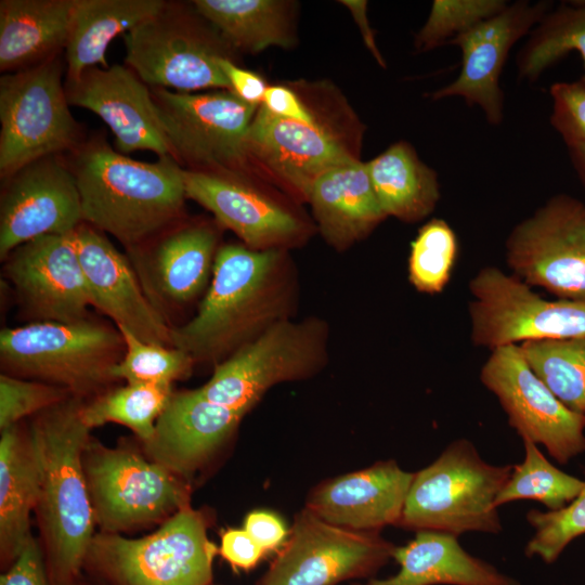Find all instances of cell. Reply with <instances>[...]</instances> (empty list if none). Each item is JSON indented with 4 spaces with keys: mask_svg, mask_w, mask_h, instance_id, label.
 <instances>
[{
    "mask_svg": "<svg viewBox=\"0 0 585 585\" xmlns=\"http://www.w3.org/2000/svg\"><path fill=\"white\" fill-rule=\"evenodd\" d=\"M551 126L567 146L585 143V82L560 81L550 86Z\"/></svg>",
    "mask_w": 585,
    "mask_h": 585,
    "instance_id": "cell-42",
    "label": "cell"
},
{
    "mask_svg": "<svg viewBox=\"0 0 585 585\" xmlns=\"http://www.w3.org/2000/svg\"><path fill=\"white\" fill-rule=\"evenodd\" d=\"M458 239L451 225L433 218L425 223L411 243L408 280L414 288L435 295L450 283L458 257Z\"/></svg>",
    "mask_w": 585,
    "mask_h": 585,
    "instance_id": "cell-37",
    "label": "cell"
},
{
    "mask_svg": "<svg viewBox=\"0 0 585 585\" xmlns=\"http://www.w3.org/2000/svg\"><path fill=\"white\" fill-rule=\"evenodd\" d=\"M0 585H52L41 543L32 535L13 564L1 574Z\"/></svg>",
    "mask_w": 585,
    "mask_h": 585,
    "instance_id": "cell-43",
    "label": "cell"
},
{
    "mask_svg": "<svg viewBox=\"0 0 585 585\" xmlns=\"http://www.w3.org/2000/svg\"><path fill=\"white\" fill-rule=\"evenodd\" d=\"M413 478L395 460L377 461L318 483L306 508L336 526L379 532L398 525Z\"/></svg>",
    "mask_w": 585,
    "mask_h": 585,
    "instance_id": "cell-25",
    "label": "cell"
},
{
    "mask_svg": "<svg viewBox=\"0 0 585 585\" xmlns=\"http://www.w3.org/2000/svg\"><path fill=\"white\" fill-rule=\"evenodd\" d=\"M65 91L69 105L104 120L119 153L141 150L173 158L152 92L128 66L89 67L75 79H66Z\"/></svg>",
    "mask_w": 585,
    "mask_h": 585,
    "instance_id": "cell-21",
    "label": "cell"
},
{
    "mask_svg": "<svg viewBox=\"0 0 585 585\" xmlns=\"http://www.w3.org/2000/svg\"><path fill=\"white\" fill-rule=\"evenodd\" d=\"M162 0H75L65 47L66 79L93 66L107 68L106 50L119 35L157 15Z\"/></svg>",
    "mask_w": 585,
    "mask_h": 585,
    "instance_id": "cell-30",
    "label": "cell"
},
{
    "mask_svg": "<svg viewBox=\"0 0 585 585\" xmlns=\"http://www.w3.org/2000/svg\"><path fill=\"white\" fill-rule=\"evenodd\" d=\"M74 395L67 389L11 376L0 375V431L20 424Z\"/></svg>",
    "mask_w": 585,
    "mask_h": 585,
    "instance_id": "cell-41",
    "label": "cell"
},
{
    "mask_svg": "<svg viewBox=\"0 0 585 585\" xmlns=\"http://www.w3.org/2000/svg\"><path fill=\"white\" fill-rule=\"evenodd\" d=\"M183 181L186 198L212 212L250 249L284 250L306 233L294 213L240 177L183 169Z\"/></svg>",
    "mask_w": 585,
    "mask_h": 585,
    "instance_id": "cell-24",
    "label": "cell"
},
{
    "mask_svg": "<svg viewBox=\"0 0 585 585\" xmlns=\"http://www.w3.org/2000/svg\"><path fill=\"white\" fill-rule=\"evenodd\" d=\"M219 66L233 93L250 104L262 103L268 87L258 74L237 66L230 57H221Z\"/></svg>",
    "mask_w": 585,
    "mask_h": 585,
    "instance_id": "cell-47",
    "label": "cell"
},
{
    "mask_svg": "<svg viewBox=\"0 0 585 585\" xmlns=\"http://www.w3.org/2000/svg\"><path fill=\"white\" fill-rule=\"evenodd\" d=\"M57 55L0 79V173L74 148L80 127L68 106Z\"/></svg>",
    "mask_w": 585,
    "mask_h": 585,
    "instance_id": "cell-9",
    "label": "cell"
},
{
    "mask_svg": "<svg viewBox=\"0 0 585 585\" xmlns=\"http://www.w3.org/2000/svg\"><path fill=\"white\" fill-rule=\"evenodd\" d=\"M86 400L72 395L32 416L28 426L40 465L35 514L52 585H81L95 520L82 466L90 430Z\"/></svg>",
    "mask_w": 585,
    "mask_h": 585,
    "instance_id": "cell-2",
    "label": "cell"
},
{
    "mask_svg": "<svg viewBox=\"0 0 585 585\" xmlns=\"http://www.w3.org/2000/svg\"><path fill=\"white\" fill-rule=\"evenodd\" d=\"M480 380L498 399L523 441L546 447L564 465L585 452V416L568 408L533 373L518 344L492 350Z\"/></svg>",
    "mask_w": 585,
    "mask_h": 585,
    "instance_id": "cell-15",
    "label": "cell"
},
{
    "mask_svg": "<svg viewBox=\"0 0 585 585\" xmlns=\"http://www.w3.org/2000/svg\"><path fill=\"white\" fill-rule=\"evenodd\" d=\"M173 393L172 385L126 384L86 401L81 411L89 429L114 422L147 440Z\"/></svg>",
    "mask_w": 585,
    "mask_h": 585,
    "instance_id": "cell-34",
    "label": "cell"
},
{
    "mask_svg": "<svg viewBox=\"0 0 585 585\" xmlns=\"http://www.w3.org/2000/svg\"><path fill=\"white\" fill-rule=\"evenodd\" d=\"M211 516L191 505L150 535H94L84 561L105 585H211L219 547L208 537Z\"/></svg>",
    "mask_w": 585,
    "mask_h": 585,
    "instance_id": "cell-5",
    "label": "cell"
},
{
    "mask_svg": "<svg viewBox=\"0 0 585 585\" xmlns=\"http://www.w3.org/2000/svg\"><path fill=\"white\" fill-rule=\"evenodd\" d=\"M543 384L571 411L585 416V337L518 344Z\"/></svg>",
    "mask_w": 585,
    "mask_h": 585,
    "instance_id": "cell-35",
    "label": "cell"
},
{
    "mask_svg": "<svg viewBox=\"0 0 585 585\" xmlns=\"http://www.w3.org/2000/svg\"><path fill=\"white\" fill-rule=\"evenodd\" d=\"M245 415L198 389L173 391L153 434L142 441L143 454L190 483L229 444Z\"/></svg>",
    "mask_w": 585,
    "mask_h": 585,
    "instance_id": "cell-20",
    "label": "cell"
},
{
    "mask_svg": "<svg viewBox=\"0 0 585 585\" xmlns=\"http://www.w3.org/2000/svg\"><path fill=\"white\" fill-rule=\"evenodd\" d=\"M219 554L234 570L253 569L266 554L245 529H226L221 533Z\"/></svg>",
    "mask_w": 585,
    "mask_h": 585,
    "instance_id": "cell-44",
    "label": "cell"
},
{
    "mask_svg": "<svg viewBox=\"0 0 585 585\" xmlns=\"http://www.w3.org/2000/svg\"><path fill=\"white\" fill-rule=\"evenodd\" d=\"M326 347L322 321L283 320L217 364L198 391L211 402L247 414L273 386L315 375L326 363Z\"/></svg>",
    "mask_w": 585,
    "mask_h": 585,
    "instance_id": "cell-10",
    "label": "cell"
},
{
    "mask_svg": "<svg viewBox=\"0 0 585 585\" xmlns=\"http://www.w3.org/2000/svg\"><path fill=\"white\" fill-rule=\"evenodd\" d=\"M217 246L218 235L212 226L176 223L128 250L144 292L167 322L170 312L192 302L206 287Z\"/></svg>",
    "mask_w": 585,
    "mask_h": 585,
    "instance_id": "cell-19",
    "label": "cell"
},
{
    "mask_svg": "<svg viewBox=\"0 0 585 585\" xmlns=\"http://www.w3.org/2000/svg\"><path fill=\"white\" fill-rule=\"evenodd\" d=\"M512 467L486 463L469 440L453 441L432 464L414 473L396 526L456 536L499 533L495 499Z\"/></svg>",
    "mask_w": 585,
    "mask_h": 585,
    "instance_id": "cell-6",
    "label": "cell"
},
{
    "mask_svg": "<svg viewBox=\"0 0 585 585\" xmlns=\"http://www.w3.org/2000/svg\"><path fill=\"white\" fill-rule=\"evenodd\" d=\"M506 6L504 0H434L425 25L415 37V49L426 52L448 43Z\"/></svg>",
    "mask_w": 585,
    "mask_h": 585,
    "instance_id": "cell-39",
    "label": "cell"
},
{
    "mask_svg": "<svg viewBox=\"0 0 585 585\" xmlns=\"http://www.w3.org/2000/svg\"><path fill=\"white\" fill-rule=\"evenodd\" d=\"M551 2L532 3L519 0L497 15L456 36L447 44L461 50V68L450 84L430 94L433 101L460 96L469 105H478L486 120L498 126L504 118V94L499 76L512 46L531 32L551 10Z\"/></svg>",
    "mask_w": 585,
    "mask_h": 585,
    "instance_id": "cell-17",
    "label": "cell"
},
{
    "mask_svg": "<svg viewBox=\"0 0 585 585\" xmlns=\"http://www.w3.org/2000/svg\"><path fill=\"white\" fill-rule=\"evenodd\" d=\"M366 166L387 217L417 222L434 210L441 196L438 176L408 143L392 144Z\"/></svg>",
    "mask_w": 585,
    "mask_h": 585,
    "instance_id": "cell-31",
    "label": "cell"
},
{
    "mask_svg": "<svg viewBox=\"0 0 585 585\" xmlns=\"http://www.w3.org/2000/svg\"><path fill=\"white\" fill-rule=\"evenodd\" d=\"M394 549L379 532L336 526L304 507L258 585H337L369 577L388 563Z\"/></svg>",
    "mask_w": 585,
    "mask_h": 585,
    "instance_id": "cell-14",
    "label": "cell"
},
{
    "mask_svg": "<svg viewBox=\"0 0 585 585\" xmlns=\"http://www.w3.org/2000/svg\"><path fill=\"white\" fill-rule=\"evenodd\" d=\"M20 310L28 323H74L93 307L74 232L46 235L15 248L4 260Z\"/></svg>",
    "mask_w": 585,
    "mask_h": 585,
    "instance_id": "cell-16",
    "label": "cell"
},
{
    "mask_svg": "<svg viewBox=\"0 0 585 585\" xmlns=\"http://www.w3.org/2000/svg\"><path fill=\"white\" fill-rule=\"evenodd\" d=\"M81 585H105V584H103V583H101V582H99V581H96V582H94V583H84V582L82 581Z\"/></svg>",
    "mask_w": 585,
    "mask_h": 585,
    "instance_id": "cell-50",
    "label": "cell"
},
{
    "mask_svg": "<svg viewBox=\"0 0 585 585\" xmlns=\"http://www.w3.org/2000/svg\"><path fill=\"white\" fill-rule=\"evenodd\" d=\"M125 341V354L114 367L116 380L127 384L172 385L187 378L195 361L185 351L145 342L126 328L118 327Z\"/></svg>",
    "mask_w": 585,
    "mask_h": 585,
    "instance_id": "cell-38",
    "label": "cell"
},
{
    "mask_svg": "<svg viewBox=\"0 0 585 585\" xmlns=\"http://www.w3.org/2000/svg\"><path fill=\"white\" fill-rule=\"evenodd\" d=\"M273 115L300 122L313 123L315 115L308 108L290 88L270 86L261 103Z\"/></svg>",
    "mask_w": 585,
    "mask_h": 585,
    "instance_id": "cell-46",
    "label": "cell"
},
{
    "mask_svg": "<svg viewBox=\"0 0 585 585\" xmlns=\"http://www.w3.org/2000/svg\"><path fill=\"white\" fill-rule=\"evenodd\" d=\"M471 341L491 350L585 337V299L547 300L517 276L484 266L469 282Z\"/></svg>",
    "mask_w": 585,
    "mask_h": 585,
    "instance_id": "cell-12",
    "label": "cell"
},
{
    "mask_svg": "<svg viewBox=\"0 0 585 585\" xmlns=\"http://www.w3.org/2000/svg\"><path fill=\"white\" fill-rule=\"evenodd\" d=\"M308 200L324 238L344 249L366 236L387 216L375 194L367 166L359 159L316 179Z\"/></svg>",
    "mask_w": 585,
    "mask_h": 585,
    "instance_id": "cell-26",
    "label": "cell"
},
{
    "mask_svg": "<svg viewBox=\"0 0 585 585\" xmlns=\"http://www.w3.org/2000/svg\"><path fill=\"white\" fill-rule=\"evenodd\" d=\"M74 239L93 307L143 341L173 347L172 327L147 298L129 258L86 222Z\"/></svg>",
    "mask_w": 585,
    "mask_h": 585,
    "instance_id": "cell-22",
    "label": "cell"
},
{
    "mask_svg": "<svg viewBox=\"0 0 585 585\" xmlns=\"http://www.w3.org/2000/svg\"><path fill=\"white\" fill-rule=\"evenodd\" d=\"M122 39L127 66L153 88L184 93L231 91L219 66L221 57H230L231 47L195 8L167 2L157 15L123 34Z\"/></svg>",
    "mask_w": 585,
    "mask_h": 585,
    "instance_id": "cell-8",
    "label": "cell"
},
{
    "mask_svg": "<svg viewBox=\"0 0 585 585\" xmlns=\"http://www.w3.org/2000/svg\"><path fill=\"white\" fill-rule=\"evenodd\" d=\"M526 521L534 534L526 544L525 555L537 556L545 563L555 562L572 541L585 534V486L561 509L530 510Z\"/></svg>",
    "mask_w": 585,
    "mask_h": 585,
    "instance_id": "cell-40",
    "label": "cell"
},
{
    "mask_svg": "<svg viewBox=\"0 0 585 585\" xmlns=\"http://www.w3.org/2000/svg\"><path fill=\"white\" fill-rule=\"evenodd\" d=\"M506 261L529 286L559 299H585V203L551 196L510 231Z\"/></svg>",
    "mask_w": 585,
    "mask_h": 585,
    "instance_id": "cell-13",
    "label": "cell"
},
{
    "mask_svg": "<svg viewBox=\"0 0 585 585\" xmlns=\"http://www.w3.org/2000/svg\"><path fill=\"white\" fill-rule=\"evenodd\" d=\"M40 487V465L28 427L16 424L0 438V560L8 570L31 536L30 514Z\"/></svg>",
    "mask_w": 585,
    "mask_h": 585,
    "instance_id": "cell-28",
    "label": "cell"
},
{
    "mask_svg": "<svg viewBox=\"0 0 585 585\" xmlns=\"http://www.w3.org/2000/svg\"><path fill=\"white\" fill-rule=\"evenodd\" d=\"M291 272L284 250L227 244L217 251L212 278L197 313L172 326L173 347L214 366L272 325L289 318Z\"/></svg>",
    "mask_w": 585,
    "mask_h": 585,
    "instance_id": "cell-1",
    "label": "cell"
},
{
    "mask_svg": "<svg viewBox=\"0 0 585 585\" xmlns=\"http://www.w3.org/2000/svg\"><path fill=\"white\" fill-rule=\"evenodd\" d=\"M82 222L135 248L178 223L186 199L183 169L171 156L138 161L105 141L80 148L72 169Z\"/></svg>",
    "mask_w": 585,
    "mask_h": 585,
    "instance_id": "cell-3",
    "label": "cell"
},
{
    "mask_svg": "<svg viewBox=\"0 0 585 585\" xmlns=\"http://www.w3.org/2000/svg\"><path fill=\"white\" fill-rule=\"evenodd\" d=\"M75 0H1L0 69L35 66L65 49Z\"/></svg>",
    "mask_w": 585,
    "mask_h": 585,
    "instance_id": "cell-29",
    "label": "cell"
},
{
    "mask_svg": "<svg viewBox=\"0 0 585 585\" xmlns=\"http://www.w3.org/2000/svg\"><path fill=\"white\" fill-rule=\"evenodd\" d=\"M196 11L231 48L257 53L271 46H291L287 4L274 0H196Z\"/></svg>",
    "mask_w": 585,
    "mask_h": 585,
    "instance_id": "cell-32",
    "label": "cell"
},
{
    "mask_svg": "<svg viewBox=\"0 0 585 585\" xmlns=\"http://www.w3.org/2000/svg\"><path fill=\"white\" fill-rule=\"evenodd\" d=\"M244 529L265 552L280 549L289 533L281 517L269 510L250 511L244 520Z\"/></svg>",
    "mask_w": 585,
    "mask_h": 585,
    "instance_id": "cell-45",
    "label": "cell"
},
{
    "mask_svg": "<svg viewBox=\"0 0 585 585\" xmlns=\"http://www.w3.org/2000/svg\"><path fill=\"white\" fill-rule=\"evenodd\" d=\"M151 92L178 162L193 167L188 170L240 177L248 162L246 134L259 105L230 90Z\"/></svg>",
    "mask_w": 585,
    "mask_h": 585,
    "instance_id": "cell-11",
    "label": "cell"
},
{
    "mask_svg": "<svg viewBox=\"0 0 585 585\" xmlns=\"http://www.w3.org/2000/svg\"><path fill=\"white\" fill-rule=\"evenodd\" d=\"M351 12L352 16L355 20V23L358 24L361 35L363 37V40L367 47V49L370 51L377 63L381 67H386V62L380 54L374 38V31L369 26L368 18L366 15V1H359V0H344L341 1Z\"/></svg>",
    "mask_w": 585,
    "mask_h": 585,
    "instance_id": "cell-48",
    "label": "cell"
},
{
    "mask_svg": "<svg viewBox=\"0 0 585 585\" xmlns=\"http://www.w3.org/2000/svg\"><path fill=\"white\" fill-rule=\"evenodd\" d=\"M571 51L585 66V1L562 2L537 23L517 54L518 77L534 81Z\"/></svg>",
    "mask_w": 585,
    "mask_h": 585,
    "instance_id": "cell-33",
    "label": "cell"
},
{
    "mask_svg": "<svg viewBox=\"0 0 585 585\" xmlns=\"http://www.w3.org/2000/svg\"><path fill=\"white\" fill-rule=\"evenodd\" d=\"M400 569L366 585H520L492 564L471 556L457 536L438 531H417L392 557Z\"/></svg>",
    "mask_w": 585,
    "mask_h": 585,
    "instance_id": "cell-27",
    "label": "cell"
},
{
    "mask_svg": "<svg viewBox=\"0 0 585 585\" xmlns=\"http://www.w3.org/2000/svg\"><path fill=\"white\" fill-rule=\"evenodd\" d=\"M117 326L88 317L38 322L0 332L2 373L63 387L83 400L109 389L125 354Z\"/></svg>",
    "mask_w": 585,
    "mask_h": 585,
    "instance_id": "cell-4",
    "label": "cell"
},
{
    "mask_svg": "<svg viewBox=\"0 0 585 585\" xmlns=\"http://www.w3.org/2000/svg\"><path fill=\"white\" fill-rule=\"evenodd\" d=\"M524 459L514 465L511 474L495 499V506L533 499L547 510H558L571 503L585 486V480L554 466L537 444L523 441Z\"/></svg>",
    "mask_w": 585,
    "mask_h": 585,
    "instance_id": "cell-36",
    "label": "cell"
},
{
    "mask_svg": "<svg viewBox=\"0 0 585 585\" xmlns=\"http://www.w3.org/2000/svg\"><path fill=\"white\" fill-rule=\"evenodd\" d=\"M211 585H213V584H211Z\"/></svg>",
    "mask_w": 585,
    "mask_h": 585,
    "instance_id": "cell-51",
    "label": "cell"
},
{
    "mask_svg": "<svg viewBox=\"0 0 585 585\" xmlns=\"http://www.w3.org/2000/svg\"><path fill=\"white\" fill-rule=\"evenodd\" d=\"M571 162L585 187V143L568 146Z\"/></svg>",
    "mask_w": 585,
    "mask_h": 585,
    "instance_id": "cell-49",
    "label": "cell"
},
{
    "mask_svg": "<svg viewBox=\"0 0 585 585\" xmlns=\"http://www.w3.org/2000/svg\"><path fill=\"white\" fill-rule=\"evenodd\" d=\"M248 160H256L295 194L308 200L324 172L358 159L329 129L273 115L259 105L245 139Z\"/></svg>",
    "mask_w": 585,
    "mask_h": 585,
    "instance_id": "cell-23",
    "label": "cell"
},
{
    "mask_svg": "<svg viewBox=\"0 0 585 585\" xmlns=\"http://www.w3.org/2000/svg\"><path fill=\"white\" fill-rule=\"evenodd\" d=\"M82 466L95 524L102 533L120 534L161 524L191 505L190 483L126 446L107 447L90 437Z\"/></svg>",
    "mask_w": 585,
    "mask_h": 585,
    "instance_id": "cell-7",
    "label": "cell"
},
{
    "mask_svg": "<svg viewBox=\"0 0 585 585\" xmlns=\"http://www.w3.org/2000/svg\"><path fill=\"white\" fill-rule=\"evenodd\" d=\"M55 156L36 160L10 178L0 205L2 261L27 242L72 233L82 222L76 178Z\"/></svg>",
    "mask_w": 585,
    "mask_h": 585,
    "instance_id": "cell-18",
    "label": "cell"
}]
</instances>
